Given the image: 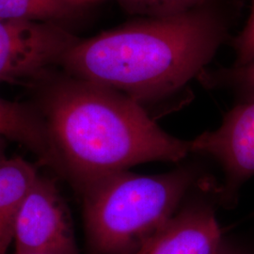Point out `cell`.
<instances>
[{
  "mask_svg": "<svg viewBox=\"0 0 254 254\" xmlns=\"http://www.w3.org/2000/svg\"><path fill=\"white\" fill-rule=\"evenodd\" d=\"M52 165L76 190L151 161L177 162L191 142L165 132L144 107L120 91L70 75L51 83L39 108Z\"/></svg>",
  "mask_w": 254,
  "mask_h": 254,
  "instance_id": "1",
  "label": "cell"
},
{
  "mask_svg": "<svg viewBox=\"0 0 254 254\" xmlns=\"http://www.w3.org/2000/svg\"><path fill=\"white\" fill-rule=\"evenodd\" d=\"M226 37V22L213 4L79 39L61 66L67 75L116 90L144 107L202 75Z\"/></svg>",
  "mask_w": 254,
  "mask_h": 254,
  "instance_id": "2",
  "label": "cell"
},
{
  "mask_svg": "<svg viewBox=\"0 0 254 254\" xmlns=\"http://www.w3.org/2000/svg\"><path fill=\"white\" fill-rule=\"evenodd\" d=\"M190 167L156 175L122 171L79 191L91 254H134L176 215L197 182Z\"/></svg>",
  "mask_w": 254,
  "mask_h": 254,
  "instance_id": "3",
  "label": "cell"
},
{
  "mask_svg": "<svg viewBox=\"0 0 254 254\" xmlns=\"http://www.w3.org/2000/svg\"><path fill=\"white\" fill-rule=\"evenodd\" d=\"M78 40L61 24L0 19V85L43 76Z\"/></svg>",
  "mask_w": 254,
  "mask_h": 254,
  "instance_id": "4",
  "label": "cell"
},
{
  "mask_svg": "<svg viewBox=\"0 0 254 254\" xmlns=\"http://www.w3.org/2000/svg\"><path fill=\"white\" fill-rule=\"evenodd\" d=\"M17 254H79L70 213L55 182L38 175L14 225Z\"/></svg>",
  "mask_w": 254,
  "mask_h": 254,
  "instance_id": "5",
  "label": "cell"
},
{
  "mask_svg": "<svg viewBox=\"0 0 254 254\" xmlns=\"http://www.w3.org/2000/svg\"><path fill=\"white\" fill-rule=\"evenodd\" d=\"M191 142V153L208 154L224 172L220 198L234 204L238 191L254 176V95L242 99L231 109L221 126Z\"/></svg>",
  "mask_w": 254,
  "mask_h": 254,
  "instance_id": "6",
  "label": "cell"
},
{
  "mask_svg": "<svg viewBox=\"0 0 254 254\" xmlns=\"http://www.w3.org/2000/svg\"><path fill=\"white\" fill-rule=\"evenodd\" d=\"M223 238L212 204L194 200L134 254H218Z\"/></svg>",
  "mask_w": 254,
  "mask_h": 254,
  "instance_id": "7",
  "label": "cell"
},
{
  "mask_svg": "<svg viewBox=\"0 0 254 254\" xmlns=\"http://www.w3.org/2000/svg\"><path fill=\"white\" fill-rule=\"evenodd\" d=\"M35 167L20 157L0 161V254L13 242L19 210L38 177Z\"/></svg>",
  "mask_w": 254,
  "mask_h": 254,
  "instance_id": "8",
  "label": "cell"
},
{
  "mask_svg": "<svg viewBox=\"0 0 254 254\" xmlns=\"http://www.w3.org/2000/svg\"><path fill=\"white\" fill-rule=\"evenodd\" d=\"M0 137L17 141L52 165L46 123L36 108L0 97Z\"/></svg>",
  "mask_w": 254,
  "mask_h": 254,
  "instance_id": "9",
  "label": "cell"
},
{
  "mask_svg": "<svg viewBox=\"0 0 254 254\" xmlns=\"http://www.w3.org/2000/svg\"><path fill=\"white\" fill-rule=\"evenodd\" d=\"M74 0H0V19L61 24L74 16Z\"/></svg>",
  "mask_w": 254,
  "mask_h": 254,
  "instance_id": "10",
  "label": "cell"
},
{
  "mask_svg": "<svg viewBox=\"0 0 254 254\" xmlns=\"http://www.w3.org/2000/svg\"><path fill=\"white\" fill-rule=\"evenodd\" d=\"M123 8L141 18L178 15L213 5L215 0H118Z\"/></svg>",
  "mask_w": 254,
  "mask_h": 254,
  "instance_id": "11",
  "label": "cell"
},
{
  "mask_svg": "<svg viewBox=\"0 0 254 254\" xmlns=\"http://www.w3.org/2000/svg\"><path fill=\"white\" fill-rule=\"evenodd\" d=\"M210 87H226L237 91L242 99L254 95V60L249 64L233 66L201 75Z\"/></svg>",
  "mask_w": 254,
  "mask_h": 254,
  "instance_id": "12",
  "label": "cell"
},
{
  "mask_svg": "<svg viewBox=\"0 0 254 254\" xmlns=\"http://www.w3.org/2000/svg\"><path fill=\"white\" fill-rule=\"evenodd\" d=\"M236 62L235 66L249 64L254 60V0H251V9L245 26L234 42Z\"/></svg>",
  "mask_w": 254,
  "mask_h": 254,
  "instance_id": "13",
  "label": "cell"
},
{
  "mask_svg": "<svg viewBox=\"0 0 254 254\" xmlns=\"http://www.w3.org/2000/svg\"><path fill=\"white\" fill-rule=\"evenodd\" d=\"M218 254H254V243L223 238Z\"/></svg>",
  "mask_w": 254,
  "mask_h": 254,
  "instance_id": "14",
  "label": "cell"
},
{
  "mask_svg": "<svg viewBox=\"0 0 254 254\" xmlns=\"http://www.w3.org/2000/svg\"><path fill=\"white\" fill-rule=\"evenodd\" d=\"M5 151H6V141H5V138L0 137V161L6 159Z\"/></svg>",
  "mask_w": 254,
  "mask_h": 254,
  "instance_id": "15",
  "label": "cell"
},
{
  "mask_svg": "<svg viewBox=\"0 0 254 254\" xmlns=\"http://www.w3.org/2000/svg\"><path fill=\"white\" fill-rule=\"evenodd\" d=\"M74 1H76L77 3H81L83 1H86V0H74Z\"/></svg>",
  "mask_w": 254,
  "mask_h": 254,
  "instance_id": "16",
  "label": "cell"
},
{
  "mask_svg": "<svg viewBox=\"0 0 254 254\" xmlns=\"http://www.w3.org/2000/svg\"></svg>",
  "mask_w": 254,
  "mask_h": 254,
  "instance_id": "17",
  "label": "cell"
}]
</instances>
